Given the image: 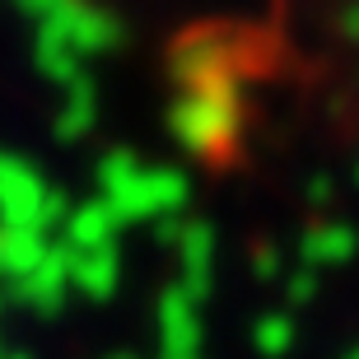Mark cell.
Instances as JSON below:
<instances>
[{
    "mask_svg": "<svg viewBox=\"0 0 359 359\" xmlns=\"http://www.w3.org/2000/svg\"><path fill=\"white\" fill-rule=\"evenodd\" d=\"M252 336H257V346L266 350V355L290 350V341H294V322H290V313H266V318L252 327Z\"/></svg>",
    "mask_w": 359,
    "mask_h": 359,
    "instance_id": "7a4b0ae2",
    "label": "cell"
},
{
    "mask_svg": "<svg viewBox=\"0 0 359 359\" xmlns=\"http://www.w3.org/2000/svg\"><path fill=\"white\" fill-rule=\"evenodd\" d=\"M355 252V233L346 224H332V229H313L304 238V257L308 266H336V262H346Z\"/></svg>",
    "mask_w": 359,
    "mask_h": 359,
    "instance_id": "6da1fadb",
    "label": "cell"
},
{
    "mask_svg": "<svg viewBox=\"0 0 359 359\" xmlns=\"http://www.w3.org/2000/svg\"><path fill=\"white\" fill-rule=\"evenodd\" d=\"M210 248H215V238H205V229H191L182 238L187 280H191V285H205V276H210Z\"/></svg>",
    "mask_w": 359,
    "mask_h": 359,
    "instance_id": "3957f363",
    "label": "cell"
},
{
    "mask_svg": "<svg viewBox=\"0 0 359 359\" xmlns=\"http://www.w3.org/2000/svg\"><path fill=\"white\" fill-rule=\"evenodd\" d=\"M346 359H359V346H355V350H350V355H346Z\"/></svg>",
    "mask_w": 359,
    "mask_h": 359,
    "instance_id": "277c9868",
    "label": "cell"
}]
</instances>
